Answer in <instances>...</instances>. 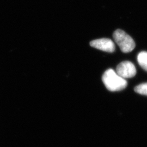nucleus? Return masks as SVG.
Masks as SVG:
<instances>
[{"instance_id": "nucleus-5", "label": "nucleus", "mask_w": 147, "mask_h": 147, "mask_svg": "<svg viewBox=\"0 0 147 147\" xmlns=\"http://www.w3.org/2000/svg\"><path fill=\"white\" fill-rule=\"evenodd\" d=\"M138 63L142 68L147 71V52L142 51L137 56Z\"/></svg>"}, {"instance_id": "nucleus-6", "label": "nucleus", "mask_w": 147, "mask_h": 147, "mask_svg": "<svg viewBox=\"0 0 147 147\" xmlns=\"http://www.w3.org/2000/svg\"><path fill=\"white\" fill-rule=\"evenodd\" d=\"M135 91L138 94L147 95V83H144L137 86L135 88Z\"/></svg>"}, {"instance_id": "nucleus-4", "label": "nucleus", "mask_w": 147, "mask_h": 147, "mask_svg": "<svg viewBox=\"0 0 147 147\" xmlns=\"http://www.w3.org/2000/svg\"><path fill=\"white\" fill-rule=\"evenodd\" d=\"M92 47L107 53H113L115 50V45L113 42L109 38H101L94 40L90 42Z\"/></svg>"}, {"instance_id": "nucleus-1", "label": "nucleus", "mask_w": 147, "mask_h": 147, "mask_svg": "<svg viewBox=\"0 0 147 147\" xmlns=\"http://www.w3.org/2000/svg\"><path fill=\"white\" fill-rule=\"evenodd\" d=\"M102 80L106 88L111 92L121 90L125 89L127 85L125 79L122 78L112 69L105 71L102 75Z\"/></svg>"}, {"instance_id": "nucleus-2", "label": "nucleus", "mask_w": 147, "mask_h": 147, "mask_svg": "<svg viewBox=\"0 0 147 147\" xmlns=\"http://www.w3.org/2000/svg\"><path fill=\"white\" fill-rule=\"evenodd\" d=\"M113 37L123 53H130L135 49L136 45L134 39L124 31L117 30L114 32Z\"/></svg>"}, {"instance_id": "nucleus-3", "label": "nucleus", "mask_w": 147, "mask_h": 147, "mask_svg": "<svg viewBox=\"0 0 147 147\" xmlns=\"http://www.w3.org/2000/svg\"><path fill=\"white\" fill-rule=\"evenodd\" d=\"M116 73L123 79L131 78L136 74V69L130 61H124L119 64L116 69Z\"/></svg>"}]
</instances>
